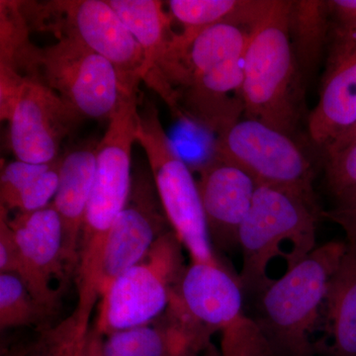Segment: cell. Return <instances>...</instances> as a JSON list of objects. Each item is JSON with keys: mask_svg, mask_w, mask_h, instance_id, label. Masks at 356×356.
<instances>
[{"mask_svg": "<svg viewBox=\"0 0 356 356\" xmlns=\"http://www.w3.org/2000/svg\"><path fill=\"white\" fill-rule=\"evenodd\" d=\"M184 271L181 243L175 233L161 234L146 257L103 295L96 331L109 336L147 325L170 305Z\"/></svg>", "mask_w": 356, "mask_h": 356, "instance_id": "8", "label": "cell"}, {"mask_svg": "<svg viewBox=\"0 0 356 356\" xmlns=\"http://www.w3.org/2000/svg\"><path fill=\"white\" fill-rule=\"evenodd\" d=\"M197 184L211 240L224 248L238 247L259 184L242 168L216 156L201 168Z\"/></svg>", "mask_w": 356, "mask_h": 356, "instance_id": "16", "label": "cell"}, {"mask_svg": "<svg viewBox=\"0 0 356 356\" xmlns=\"http://www.w3.org/2000/svg\"><path fill=\"white\" fill-rule=\"evenodd\" d=\"M214 156L240 166L257 184L291 192L317 205L310 161L286 134L243 118L218 135Z\"/></svg>", "mask_w": 356, "mask_h": 356, "instance_id": "9", "label": "cell"}, {"mask_svg": "<svg viewBox=\"0 0 356 356\" xmlns=\"http://www.w3.org/2000/svg\"><path fill=\"white\" fill-rule=\"evenodd\" d=\"M273 0H170V14L185 29L231 24L252 30Z\"/></svg>", "mask_w": 356, "mask_h": 356, "instance_id": "21", "label": "cell"}, {"mask_svg": "<svg viewBox=\"0 0 356 356\" xmlns=\"http://www.w3.org/2000/svg\"><path fill=\"white\" fill-rule=\"evenodd\" d=\"M348 243L316 248L261 293V322L271 348L285 356H312L310 336Z\"/></svg>", "mask_w": 356, "mask_h": 356, "instance_id": "3", "label": "cell"}, {"mask_svg": "<svg viewBox=\"0 0 356 356\" xmlns=\"http://www.w3.org/2000/svg\"><path fill=\"white\" fill-rule=\"evenodd\" d=\"M31 31L26 21L20 1H0V65L15 70L16 62L32 43Z\"/></svg>", "mask_w": 356, "mask_h": 356, "instance_id": "25", "label": "cell"}, {"mask_svg": "<svg viewBox=\"0 0 356 356\" xmlns=\"http://www.w3.org/2000/svg\"><path fill=\"white\" fill-rule=\"evenodd\" d=\"M165 324L144 325L112 332L104 356H187L202 343L204 332L170 313Z\"/></svg>", "mask_w": 356, "mask_h": 356, "instance_id": "18", "label": "cell"}, {"mask_svg": "<svg viewBox=\"0 0 356 356\" xmlns=\"http://www.w3.org/2000/svg\"><path fill=\"white\" fill-rule=\"evenodd\" d=\"M325 179L337 203L356 193V145L325 152Z\"/></svg>", "mask_w": 356, "mask_h": 356, "instance_id": "27", "label": "cell"}, {"mask_svg": "<svg viewBox=\"0 0 356 356\" xmlns=\"http://www.w3.org/2000/svg\"><path fill=\"white\" fill-rule=\"evenodd\" d=\"M22 259L19 278L33 298L50 312L56 305L58 291L51 281L62 276L64 236L60 216L53 204L43 209L19 213L9 220Z\"/></svg>", "mask_w": 356, "mask_h": 356, "instance_id": "13", "label": "cell"}, {"mask_svg": "<svg viewBox=\"0 0 356 356\" xmlns=\"http://www.w3.org/2000/svg\"><path fill=\"white\" fill-rule=\"evenodd\" d=\"M325 217L337 222L346 235V243L356 247V193L346 200L337 202Z\"/></svg>", "mask_w": 356, "mask_h": 356, "instance_id": "32", "label": "cell"}, {"mask_svg": "<svg viewBox=\"0 0 356 356\" xmlns=\"http://www.w3.org/2000/svg\"><path fill=\"white\" fill-rule=\"evenodd\" d=\"M139 99L127 100L108 121L96 146L92 189L79 252V288L96 290L103 245L110 228L131 196V159L137 132Z\"/></svg>", "mask_w": 356, "mask_h": 356, "instance_id": "4", "label": "cell"}, {"mask_svg": "<svg viewBox=\"0 0 356 356\" xmlns=\"http://www.w3.org/2000/svg\"><path fill=\"white\" fill-rule=\"evenodd\" d=\"M142 48L144 81L156 91L178 118H184L179 88L191 83L187 51L170 29V14L159 0H108Z\"/></svg>", "mask_w": 356, "mask_h": 356, "instance_id": "10", "label": "cell"}, {"mask_svg": "<svg viewBox=\"0 0 356 356\" xmlns=\"http://www.w3.org/2000/svg\"><path fill=\"white\" fill-rule=\"evenodd\" d=\"M20 356H26V355H20Z\"/></svg>", "mask_w": 356, "mask_h": 356, "instance_id": "35", "label": "cell"}, {"mask_svg": "<svg viewBox=\"0 0 356 356\" xmlns=\"http://www.w3.org/2000/svg\"><path fill=\"white\" fill-rule=\"evenodd\" d=\"M96 146L95 143L81 145L60 161L58 191L51 204L62 222L67 266H74L79 259V241L95 179Z\"/></svg>", "mask_w": 356, "mask_h": 356, "instance_id": "17", "label": "cell"}, {"mask_svg": "<svg viewBox=\"0 0 356 356\" xmlns=\"http://www.w3.org/2000/svg\"><path fill=\"white\" fill-rule=\"evenodd\" d=\"M193 31L186 56L191 81L192 77L224 60L245 56L252 30L240 26L218 24Z\"/></svg>", "mask_w": 356, "mask_h": 356, "instance_id": "22", "label": "cell"}, {"mask_svg": "<svg viewBox=\"0 0 356 356\" xmlns=\"http://www.w3.org/2000/svg\"><path fill=\"white\" fill-rule=\"evenodd\" d=\"M332 356H356V247L348 243L325 301Z\"/></svg>", "mask_w": 356, "mask_h": 356, "instance_id": "19", "label": "cell"}, {"mask_svg": "<svg viewBox=\"0 0 356 356\" xmlns=\"http://www.w3.org/2000/svg\"><path fill=\"white\" fill-rule=\"evenodd\" d=\"M136 140L146 153L165 216L192 261L219 264L213 252L197 182L173 147L153 103L138 114Z\"/></svg>", "mask_w": 356, "mask_h": 356, "instance_id": "7", "label": "cell"}, {"mask_svg": "<svg viewBox=\"0 0 356 356\" xmlns=\"http://www.w3.org/2000/svg\"><path fill=\"white\" fill-rule=\"evenodd\" d=\"M100 336L70 316L44 334L31 356H104Z\"/></svg>", "mask_w": 356, "mask_h": 356, "instance_id": "23", "label": "cell"}, {"mask_svg": "<svg viewBox=\"0 0 356 356\" xmlns=\"http://www.w3.org/2000/svg\"><path fill=\"white\" fill-rule=\"evenodd\" d=\"M131 194L103 245L96 280V290L102 298L119 276L146 257L163 234V219L156 209L149 182L137 185Z\"/></svg>", "mask_w": 356, "mask_h": 356, "instance_id": "15", "label": "cell"}, {"mask_svg": "<svg viewBox=\"0 0 356 356\" xmlns=\"http://www.w3.org/2000/svg\"><path fill=\"white\" fill-rule=\"evenodd\" d=\"M355 121L356 26L332 23L320 96L309 115V134L325 149Z\"/></svg>", "mask_w": 356, "mask_h": 356, "instance_id": "12", "label": "cell"}, {"mask_svg": "<svg viewBox=\"0 0 356 356\" xmlns=\"http://www.w3.org/2000/svg\"><path fill=\"white\" fill-rule=\"evenodd\" d=\"M221 332L222 356H274L261 327L245 315Z\"/></svg>", "mask_w": 356, "mask_h": 356, "instance_id": "26", "label": "cell"}, {"mask_svg": "<svg viewBox=\"0 0 356 356\" xmlns=\"http://www.w3.org/2000/svg\"><path fill=\"white\" fill-rule=\"evenodd\" d=\"M23 76L38 81L83 118L110 120L131 98L113 65L72 38L39 48L31 43L16 63Z\"/></svg>", "mask_w": 356, "mask_h": 356, "instance_id": "5", "label": "cell"}, {"mask_svg": "<svg viewBox=\"0 0 356 356\" xmlns=\"http://www.w3.org/2000/svg\"><path fill=\"white\" fill-rule=\"evenodd\" d=\"M9 120V140L18 161L49 163L60 158L63 140L83 120L50 88L26 77Z\"/></svg>", "mask_w": 356, "mask_h": 356, "instance_id": "11", "label": "cell"}, {"mask_svg": "<svg viewBox=\"0 0 356 356\" xmlns=\"http://www.w3.org/2000/svg\"><path fill=\"white\" fill-rule=\"evenodd\" d=\"M31 30L72 38L108 60L128 95L138 96L145 79L142 48L108 0L20 1Z\"/></svg>", "mask_w": 356, "mask_h": 356, "instance_id": "6", "label": "cell"}, {"mask_svg": "<svg viewBox=\"0 0 356 356\" xmlns=\"http://www.w3.org/2000/svg\"><path fill=\"white\" fill-rule=\"evenodd\" d=\"M0 273L14 274L19 277L22 259L19 248L9 224L7 211L0 208Z\"/></svg>", "mask_w": 356, "mask_h": 356, "instance_id": "30", "label": "cell"}, {"mask_svg": "<svg viewBox=\"0 0 356 356\" xmlns=\"http://www.w3.org/2000/svg\"><path fill=\"white\" fill-rule=\"evenodd\" d=\"M356 145V121L350 127L346 128L339 136L330 143L325 147V152L336 151V149H343L348 146H355Z\"/></svg>", "mask_w": 356, "mask_h": 356, "instance_id": "34", "label": "cell"}, {"mask_svg": "<svg viewBox=\"0 0 356 356\" xmlns=\"http://www.w3.org/2000/svg\"><path fill=\"white\" fill-rule=\"evenodd\" d=\"M317 220L316 204L291 192L257 185L238 235L242 287L264 291L273 282L268 268L277 257L286 262L287 270L303 261L316 248Z\"/></svg>", "mask_w": 356, "mask_h": 356, "instance_id": "2", "label": "cell"}, {"mask_svg": "<svg viewBox=\"0 0 356 356\" xmlns=\"http://www.w3.org/2000/svg\"><path fill=\"white\" fill-rule=\"evenodd\" d=\"M332 19L327 1L295 0L289 14L293 53L302 77L317 67L329 47Z\"/></svg>", "mask_w": 356, "mask_h": 356, "instance_id": "20", "label": "cell"}, {"mask_svg": "<svg viewBox=\"0 0 356 356\" xmlns=\"http://www.w3.org/2000/svg\"><path fill=\"white\" fill-rule=\"evenodd\" d=\"M26 77L17 70L0 65V119L9 122L19 102Z\"/></svg>", "mask_w": 356, "mask_h": 356, "instance_id": "31", "label": "cell"}, {"mask_svg": "<svg viewBox=\"0 0 356 356\" xmlns=\"http://www.w3.org/2000/svg\"><path fill=\"white\" fill-rule=\"evenodd\" d=\"M170 306L203 332H222L245 315L242 285L220 264L192 261L184 269Z\"/></svg>", "mask_w": 356, "mask_h": 356, "instance_id": "14", "label": "cell"}, {"mask_svg": "<svg viewBox=\"0 0 356 356\" xmlns=\"http://www.w3.org/2000/svg\"><path fill=\"white\" fill-rule=\"evenodd\" d=\"M48 313L14 274H0V327L37 324Z\"/></svg>", "mask_w": 356, "mask_h": 356, "instance_id": "24", "label": "cell"}, {"mask_svg": "<svg viewBox=\"0 0 356 356\" xmlns=\"http://www.w3.org/2000/svg\"><path fill=\"white\" fill-rule=\"evenodd\" d=\"M292 1L273 0L252 27L243 58V118L292 137L301 117L302 77L289 34Z\"/></svg>", "mask_w": 356, "mask_h": 356, "instance_id": "1", "label": "cell"}, {"mask_svg": "<svg viewBox=\"0 0 356 356\" xmlns=\"http://www.w3.org/2000/svg\"><path fill=\"white\" fill-rule=\"evenodd\" d=\"M54 161L49 163H32L17 159L2 168L0 178L1 208L6 209L7 212L11 210L19 192L33 179L49 170Z\"/></svg>", "mask_w": 356, "mask_h": 356, "instance_id": "29", "label": "cell"}, {"mask_svg": "<svg viewBox=\"0 0 356 356\" xmlns=\"http://www.w3.org/2000/svg\"><path fill=\"white\" fill-rule=\"evenodd\" d=\"M60 161L62 156L56 159L49 170L26 185L14 201L11 210L30 213L50 205L58 191Z\"/></svg>", "mask_w": 356, "mask_h": 356, "instance_id": "28", "label": "cell"}, {"mask_svg": "<svg viewBox=\"0 0 356 356\" xmlns=\"http://www.w3.org/2000/svg\"><path fill=\"white\" fill-rule=\"evenodd\" d=\"M332 24L356 26V0L327 1Z\"/></svg>", "mask_w": 356, "mask_h": 356, "instance_id": "33", "label": "cell"}]
</instances>
